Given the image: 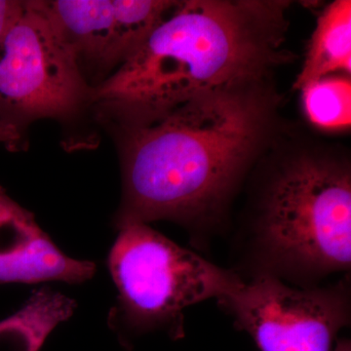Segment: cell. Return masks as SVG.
Masks as SVG:
<instances>
[{
  "mask_svg": "<svg viewBox=\"0 0 351 351\" xmlns=\"http://www.w3.org/2000/svg\"><path fill=\"white\" fill-rule=\"evenodd\" d=\"M177 2L54 0L44 4L83 75L89 69L101 83L135 52Z\"/></svg>",
  "mask_w": 351,
  "mask_h": 351,
  "instance_id": "cell-7",
  "label": "cell"
},
{
  "mask_svg": "<svg viewBox=\"0 0 351 351\" xmlns=\"http://www.w3.org/2000/svg\"><path fill=\"white\" fill-rule=\"evenodd\" d=\"M332 351H351L350 339H337L336 346Z\"/></svg>",
  "mask_w": 351,
  "mask_h": 351,
  "instance_id": "cell-13",
  "label": "cell"
},
{
  "mask_svg": "<svg viewBox=\"0 0 351 351\" xmlns=\"http://www.w3.org/2000/svg\"><path fill=\"white\" fill-rule=\"evenodd\" d=\"M119 232L108 258L117 289L108 325L123 345L154 331L182 339L188 307L219 301L243 282L234 270L179 246L147 223H131Z\"/></svg>",
  "mask_w": 351,
  "mask_h": 351,
  "instance_id": "cell-4",
  "label": "cell"
},
{
  "mask_svg": "<svg viewBox=\"0 0 351 351\" xmlns=\"http://www.w3.org/2000/svg\"><path fill=\"white\" fill-rule=\"evenodd\" d=\"M309 120L324 129L350 125L351 84L343 77H324L302 90Z\"/></svg>",
  "mask_w": 351,
  "mask_h": 351,
  "instance_id": "cell-10",
  "label": "cell"
},
{
  "mask_svg": "<svg viewBox=\"0 0 351 351\" xmlns=\"http://www.w3.org/2000/svg\"><path fill=\"white\" fill-rule=\"evenodd\" d=\"M242 279L320 285L351 267V178L338 161L302 156L267 182L240 239Z\"/></svg>",
  "mask_w": 351,
  "mask_h": 351,
  "instance_id": "cell-3",
  "label": "cell"
},
{
  "mask_svg": "<svg viewBox=\"0 0 351 351\" xmlns=\"http://www.w3.org/2000/svg\"><path fill=\"white\" fill-rule=\"evenodd\" d=\"M92 89L44 1H25L0 38V119L25 134L38 119H73Z\"/></svg>",
  "mask_w": 351,
  "mask_h": 351,
  "instance_id": "cell-5",
  "label": "cell"
},
{
  "mask_svg": "<svg viewBox=\"0 0 351 351\" xmlns=\"http://www.w3.org/2000/svg\"><path fill=\"white\" fill-rule=\"evenodd\" d=\"M24 7L25 1L0 0V38L20 17Z\"/></svg>",
  "mask_w": 351,
  "mask_h": 351,
  "instance_id": "cell-12",
  "label": "cell"
},
{
  "mask_svg": "<svg viewBox=\"0 0 351 351\" xmlns=\"http://www.w3.org/2000/svg\"><path fill=\"white\" fill-rule=\"evenodd\" d=\"M267 117V99L251 83L197 95L154 119L108 124L121 158L117 230L167 219L195 241L213 230Z\"/></svg>",
  "mask_w": 351,
  "mask_h": 351,
  "instance_id": "cell-1",
  "label": "cell"
},
{
  "mask_svg": "<svg viewBox=\"0 0 351 351\" xmlns=\"http://www.w3.org/2000/svg\"><path fill=\"white\" fill-rule=\"evenodd\" d=\"M350 274L326 286L301 288L271 276L246 279L218 301L260 351H332L350 324Z\"/></svg>",
  "mask_w": 351,
  "mask_h": 351,
  "instance_id": "cell-6",
  "label": "cell"
},
{
  "mask_svg": "<svg viewBox=\"0 0 351 351\" xmlns=\"http://www.w3.org/2000/svg\"><path fill=\"white\" fill-rule=\"evenodd\" d=\"M96 270L93 262L69 258L60 250L34 215L0 186V284H82Z\"/></svg>",
  "mask_w": 351,
  "mask_h": 351,
  "instance_id": "cell-8",
  "label": "cell"
},
{
  "mask_svg": "<svg viewBox=\"0 0 351 351\" xmlns=\"http://www.w3.org/2000/svg\"><path fill=\"white\" fill-rule=\"evenodd\" d=\"M351 69V2L337 0L317 21L294 88L304 89L330 73Z\"/></svg>",
  "mask_w": 351,
  "mask_h": 351,
  "instance_id": "cell-9",
  "label": "cell"
},
{
  "mask_svg": "<svg viewBox=\"0 0 351 351\" xmlns=\"http://www.w3.org/2000/svg\"><path fill=\"white\" fill-rule=\"evenodd\" d=\"M277 4L178 1L135 52L93 87L99 119H154L205 92L257 82L279 59Z\"/></svg>",
  "mask_w": 351,
  "mask_h": 351,
  "instance_id": "cell-2",
  "label": "cell"
},
{
  "mask_svg": "<svg viewBox=\"0 0 351 351\" xmlns=\"http://www.w3.org/2000/svg\"><path fill=\"white\" fill-rule=\"evenodd\" d=\"M25 134L15 126L0 119V144L4 145L8 151H24L27 145Z\"/></svg>",
  "mask_w": 351,
  "mask_h": 351,
  "instance_id": "cell-11",
  "label": "cell"
}]
</instances>
